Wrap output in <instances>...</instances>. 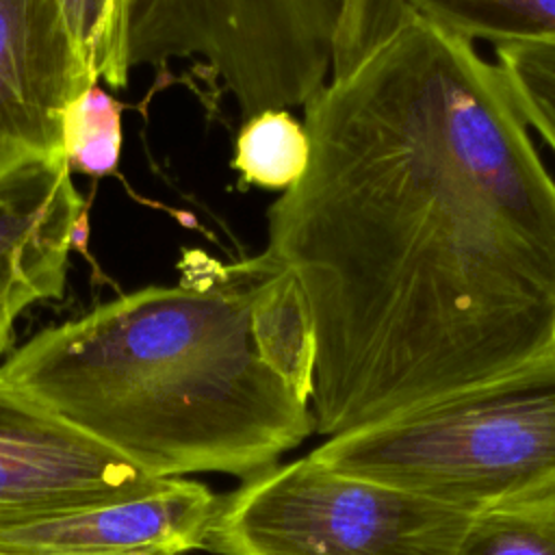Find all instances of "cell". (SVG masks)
I'll return each mask as SVG.
<instances>
[{
  "label": "cell",
  "instance_id": "cell-12",
  "mask_svg": "<svg viewBox=\"0 0 555 555\" xmlns=\"http://www.w3.org/2000/svg\"><path fill=\"white\" fill-rule=\"evenodd\" d=\"M310 163V137L288 111H264L243 121L232 167L254 186L288 191Z\"/></svg>",
  "mask_w": 555,
  "mask_h": 555
},
{
  "label": "cell",
  "instance_id": "cell-8",
  "mask_svg": "<svg viewBox=\"0 0 555 555\" xmlns=\"http://www.w3.org/2000/svg\"><path fill=\"white\" fill-rule=\"evenodd\" d=\"M217 494L163 479L139 496L0 520V555H184L204 548Z\"/></svg>",
  "mask_w": 555,
  "mask_h": 555
},
{
  "label": "cell",
  "instance_id": "cell-2",
  "mask_svg": "<svg viewBox=\"0 0 555 555\" xmlns=\"http://www.w3.org/2000/svg\"><path fill=\"white\" fill-rule=\"evenodd\" d=\"M314 336L267 249L37 332L0 373L152 479L264 470L312 431Z\"/></svg>",
  "mask_w": 555,
  "mask_h": 555
},
{
  "label": "cell",
  "instance_id": "cell-10",
  "mask_svg": "<svg viewBox=\"0 0 555 555\" xmlns=\"http://www.w3.org/2000/svg\"><path fill=\"white\" fill-rule=\"evenodd\" d=\"M460 555H555V479L475 512Z\"/></svg>",
  "mask_w": 555,
  "mask_h": 555
},
{
  "label": "cell",
  "instance_id": "cell-6",
  "mask_svg": "<svg viewBox=\"0 0 555 555\" xmlns=\"http://www.w3.org/2000/svg\"><path fill=\"white\" fill-rule=\"evenodd\" d=\"M160 481L0 373V520L113 503Z\"/></svg>",
  "mask_w": 555,
  "mask_h": 555
},
{
  "label": "cell",
  "instance_id": "cell-5",
  "mask_svg": "<svg viewBox=\"0 0 555 555\" xmlns=\"http://www.w3.org/2000/svg\"><path fill=\"white\" fill-rule=\"evenodd\" d=\"M340 11L343 0H126V63L199 61L245 121L317 95Z\"/></svg>",
  "mask_w": 555,
  "mask_h": 555
},
{
  "label": "cell",
  "instance_id": "cell-14",
  "mask_svg": "<svg viewBox=\"0 0 555 555\" xmlns=\"http://www.w3.org/2000/svg\"><path fill=\"white\" fill-rule=\"evenodd\" d=\"M494 63L522 119L555 154V41H512L496 46Z\"/></svg>",
  "mask_w": 555,
  "mask_h": 555
},
{
  "label": "cell",
  "instance_id": "cell-9",
  "mask_svg": "<svg viewBox=\"0 0 555 555\" xmlns=\"http://www.w3.org/2000/svg\"><path fill=\"white\" fill-rule=\"evenodd\" d=\"M82 219L63 154L0 176V356L13 347L24 310L63 295Z\"/></svg>",
  "mask_w": 555,
  "mask_h": 555
},
{
  "label": "cell",
  "instance_id": "cell-7",
  "mask_svg": "<svg viewBox=\"0 0 555 555\" xmlns=\"http://www.w3.org/2000/svg\"><path fill=\"white\" fill-rule=\"evenodd\" d=\"M95 82L59 0H0V176L61 156L63 113Z\"/></svg>",
  "mask_w": 555,
  "mask_h": 555
},
{
  "label": "cell",
  "instance_id": "cell-3",
  "mask_svg": "<svg viewBox=\"0 0 555 555\" xmlns=\"http://www.w3.org/2000/svg\"><path fill=\"white\" fill-rule=\"evenodd\" d=\"M308 455L475 514L555 479V356L327 438Z\"/></svg>",
  "mask_w": 555,
  "mask_h": 555
},
{
  "label": "cell",
  "instance_id": "cell-16",
  "mask_svg": "<svg viewBox=\"0 0 555 555\" xmlns=\"http://www.w3.org/2000/svg\"><path fill=\"white\" fill-rule=\"evenodd\" d=\"M414 15L408 0H343L332 76L343 78L384 48Z\"/></svg>",
  "mask_w": 555,
  "mask_h": 555
},
{
  "label": "cell",
  "instance_id": "cell-11",
  "mask_svg": "<svg viewBox=\"0 0 555 555\" xmlns=\"http://www.w3.org/2000/svg\"><path fill=\"white\" fill-rule=\"evenodd\" d=\"M412 11L468 41H555V0H408Z\"/></svg>",
  "mask_w": 555,
  "mask_h": 555
},
{
  "label": "cell",
  "instance_id": "cell-13",
  "mask_svg": "<svg viewBox=\"0 0 555 555\" xmlns=\"http://www.w3.org/2000/svg\"><path fill=\"white\" fill-rule=\"evenodd\" d=\"M61 150L72 171L111 173L121 154V104L98 82L74 98L61 119Z\"/></svg>",
  "mask_w": 555,
  "mask_h": 555
},
{
  "label": "cell",
  "instance_id": "cell-4",
  "mask_svg": "<svg viewBox=\"0 0 555 555\" xmlns=\"http://www.w3.org/2000/svg\"><path fill=\"white\" fill-rule=\"evenodd\" d=\"M473 512L310 455L219 494L204 551L215 555H460Z\"/></svg>",
  "mask_w": 555,
  "mask_h": 555
},
{
  "label": "cell",
  "instance_id": "cell-15",
  "mask_svg": "<svg viewBox=\"0 0 555 555\" xmlns=\"http://www.w3.org/2000/svg\"><path fill=\"white\" fill-rule=\"evenodd\" d=\"M72 37L91 74L121 89L128 85L126 0H59Z\"/></svg>",
  "mask_w": 555,
  "mask_h": 555
},
{
  "label": "cell",
  "instance_id": "cell-1",
  "mask_svg": "<svg viewBox=\"0 0 555 555\" xmlns=\"http://www.w3.org/2000/svg\"><path fill=\"white\" fill-rule=\"evenodd\" d=\"M304 126L267 251L310 314L317 434L555 356V178L496 63L414 13Z\"/></svg>",
  "mask_w": 555,
  "mask_h": 555
}]
</instances>
